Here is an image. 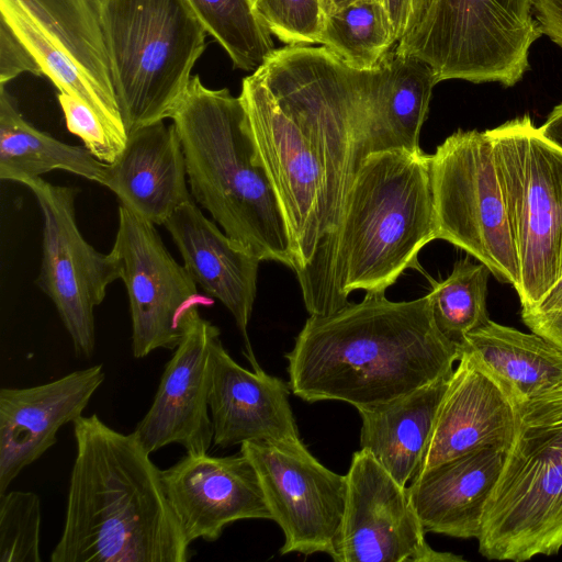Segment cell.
<instances>
[{
	"label": "cell",
	"instance_id": "39",
	"mask_svg": "<svg viewBox=\"0 0 562 562\" xmlns=\"http://www.w3.org/2000/svg\"><path fill=\"white\" fill-rule=\"evenodd\" d=\"M356 1H359V0H325V9H326V13L327 15L337 11L338 9L349 4V3H352V2H356ZM383 1V0H381Z\"/></svg>",
	"mask_w": 562,
	"mask_h": 562
},
{
	"label": "cell",
	"instance_id": "5",
	"mask_svg": "<svg viewBox=\"0 0 562 562\" xmlns=\"http://www.w3.org/2000/svg\"><path fill=\"white\" fill-rule=\"evenodd\" d=\"M437 239L431 156L422 149L367 155L355 176L334 239L327 314L355 290L385 291Z\"/></svg>",
	"mask_w": 562,
	"mask_h": 562
},
{
	"label": "cell",
	"instance_id": "17",
	"mask_svg": "<svg viewBox=\"0 0 562 562\" xmlns=\"http://www.w3.org/2000/svg\"><path fill=\"white\" fill-rule=\"evenodd\" d=\"M460 351L418 474L480 448L507 450L514 440L520 405L472 353Z\"/></svg>",
	"mask_w": 562,
	"mask_h": 562
},
{
	"label": "cell",
	"instance_id": "8",
	"mask_svg": "<svg viewBox=\"0 0 562 562\" xmlns=\"http://www.w3.org/2000/svg\"><path fill=\"white\" fill-rule=\"evenodd\" d=\"M514 240L520 307L562 276V150L527 114L486 130Z\"/></svg>",
	"mask_w": 562,
	"mask_h": 562
},
{
	"label": "cell",
	"instance_id": "13",
	"mask_svg": "<svg viewBox=\"0 0 562 562\" xmlns=\"http://www.w3.org/2000/svg\"><path fill=\"white\" fill-rule=\"evenodd\" d=\"M111 251L120 261L127 291L134 358H145L160 348L173 350L188 314L212 305V297L199 293L184 266L165 247L155 224L123 205Z\"/></svg>",
	"mask_w": 562,
	"mask_h": 562
},
{
	"label": "cell",
	"instance_id": "34",
	"mask_svg": "<svg viewBox=\"0 0 562 562\" xmlns=\"http://www.w3.org/2000/svg\"><path fill=\"white\" fill-rule=\"evenodd\" d=\"M524 324L562 350V276L536 304L521 308Z\"/></svg>",
	"mask_w": 562,
	"mask_h": 562
},
{
	"label": "cell",
	"instance_id": "31",
	"mask_svg": "<svg viewBox=\"0 0 562 562\" xmlns=\"http://www.w3.org/2000/svg\"><path fill=\"white\" fill-rule=\"evenodd\" d=\"M41 501L34 492L0 494V562H41Z\"/></svg>",
	"mask_w": 562,
	"mask_h": 562
},
{
	"label": "cell",
	"instance_id": "25",
	"mask_svg": "<svg viewBox=\"0 0 562 562\" xmlns=\"http://www.w3.org/2000/svg\"><path fill=\"white\" fill-rule=\"evenodd\" d=\"M80 69L115 111L120 106L101 22V0H4Z\"/></svg>",
	"mask_w": 562,
	"mask_h": 562
},
{
	"label": "cell",
	"instance_id": "15",
	"mask_svg": "<svg viewBox=\"0 0 562 562\" xmlns=\"http://www.w3.org/2000/svg\"><path fill=\"white\" fill-rule=\"evenodd\" d=\"M218 327L193 308L165 367L153 403L134 434L153 453L178 443L186 453H206L213 445L209 407L211 352Z\"/></svg>",
	"mask_w": 562,
	"mask_h": 562
},
{
	"label": "cell",
	"instance_id": "9",
	"mask_svg": "<svg viewBox=\"0 0 562 562\" xmlns=\"http://www.w3.org/2000/svg\"><path fill=\"white\" fill-rule=\"evenodd\" d=\"M541 35L535 0H431L395 52L425 61L438 82L513 87L529 69L530 47Z\"/></svg>",
	"mask_w": 562,
	"mask_h": 562
},
{
	"label": "cell",
	"instance_id": "33",
	"mask_svg": "<svg viewBox=\"0 0 562 562\" xmlns=\"http://www.w3.org/2000/svg\"><path fill=\"white\" fill-rule=\"evenodd\" d=\"M68 131L103 164L112 165L122 155L128 138L120 136L82 100L65 92L57 95Z\"/></svg>",
	"mask_w": 562,
	"mask_h": 562
},
{
	"label": "cell",
	"instance_id": "22",
	"mask_svg": "<svg viewBox=\"0 0 562 562\" xmlns=\"http://www.w3.org/2000/svg\"><path fill=\"white\" fill-rule=\"evenodd\" d=\"M506 450L484 447L417 474L407 486L426 532L477 539Z\"/></svg>",
	"mask_w": 562,
	"mask_h": 562
},
{
	"label": "cell",
	"instance_id": "35",
	"mask_svg": "<svg viewBox=\"0 0 562 562\" xmlns=\"http://www.w3.org/2000/svg\"><path fill=\"white\" fill-rule=\"evenodd\" d=\"M23 72L43 75L34 56L8 23L0 18V86H4Z\"/></svg>",
	"mask_w": 562,
	"mask_h": 562
},
{
	"label": "cell",
	"instance_id": "2",
	"mask_svg": "<svg viewBox=\"0 0 562 562\" xmlns=\"http://www.w3.org/2000/svg\"><path fill=\"white\" fill-rule=\"evenodd\" d=\"M460 355L437 327L428 295L393 302L381 291L311 315L285 357L295 396L341 401L359 411L450 376Z\"/></svg>",
	"mask_w": 562,
	"mask_h": 562
},
{
	"label": "cell",
	"instance_id": "3",
	"mask_svg": "<svg viewBox=\"0 0 562 562\" xmlns=\"http://www.w3.org/2000/svg\"><path fill=\"white\" fill-rule=\"evenodd\" d=\"M76 456L52 562H187L190 542L136 435L97 414L74 423Z\"/></svg>",
	"mask_w": 562,
	"mask_h": 562
},
{
	"label": "cell",
	"instance_id": "20",
	"mask_svg": "<svg viewBox=\"0 0 562 562\" xmlns=\"http://www.w3.org/2000/svg\"><path fill=\"white\" fill-rule=\"evenodd\" d=\"M164 225L194 282L233 315L245 339L246 356L250 364L256 363L247 327L261 260L203 215L193 199L180 206Z\"/></svg>",
	"mask_w": 562,
	"mask_h": 562
},
{
	"label": "cell",
	"instance_id": "12",
	"mask_svg": "<svg viewBox=\"0 0 562 562\" xmlns=\"http://www.w3.org/2000/svg\"><path fill=\"white\" fill-rule=\"evenodd\" d=\"M239 452L254 465L271 519L281 528V554L333 555L340 530L347 477L318 462L301 439L254 441Z\"/></svg>",
	"mask_w": 562,
	"mask_h": 562
},
{
	"label": "cell",
	"instance_id": "23",
	"mask_svg": "<svg viewBox=\"0 0 562 562\" xmlns=\"http://www.w3.org/2000/svg\"><path fill=\"white\" fill-rule=\"evenodd\" d=\"M450 376L389 403L358 411L362 420L360 448L403 486L420 470Z\"/></svg>",
	"mask_w": 562,
	"mask_h": 562
},
{
	"label": "cell",
	"instance_id": "24",
	"mask_svg": "<svg viewBox=\"0 0 562 562\" xmlns=\"http://www.w3.org/2000/svg\"><path fill=\"white\" fill-rule=\"evenodd\" d=\"M459 346L492 372L519 405L562 390V350L538 334L488 319Z\"/></svg>",
	"mask_w": 562,
	"mask_h": 562
},
{
	"label": "cell",
	"instance_id": "14",
	"mask_svg": "<svg viewBox=\"0 0 562 562\" xmlns=\"http://www.w3.org/2000/svg\"><path fill=\"white\" fill-rule=\"evenodd\" d=\"M344 517L330 557L336 562H462L434 550L401 485L367 450L352 454Z\"/></svg>",
	"mask_w": 562,
	"mask_h": 562
},
{
	"label": "cell",
	"instance_id": "1",
	"mask_svg": "<svg viewBox=\"0 0 562 562\" xmlns=\"http://www.w3.org/2000/svg\"><path fill=\"white\" fill-rule=\"evenodd\" d=\"M385 59L359 70L325 46L285 45L241 82L256 157L281 206L310 315L327 312L333 244L367 156Z\"/></svg>",
	"mask_w": 562,
	"mask_h": 562
},
{
	"label": "cell",
	"instance_id": "26",
	"mask_svg": "<svg viewBox=\"0 0 562 562\" xmlns=\"http://www.w3.org/2000/svg\"><path fill=\"white\" fill-rule=\"evenodd\" d=\"M437 83L434 70L422 59L396 53L395 48L390 53L367 136V155L392 149L420 150V128Z\"/></svg>",
	"mask_w": 562,
	"mask_h": 562
},
{
	"label": "cell",
	"instance_id": "30",
	"mask_svg": "<svg viewBox=\"0 0 562 562\" xmlns=\"http://www.w3.org/2000/svg\"><path fill=\"white\" fill-rule=\"evenodd\" d=\"M491 271L482 262L462 259L454 263L445 280L431 281L427 294L432 316L439 330L458 345L463 338L485 324L487 282Z\"/></svg>",
	"mask_w": 562,
	"mask_h": 562
},
{
	"label": "cell",
	"instance_id": "18",
	"mask_svg": "<svg viewBox=\"0 0 562 562\" xmlns=\"http://www.w3.org/2000/svg\"><path fill=\"white\" fill-rule=\"evenodd\" d=\"M104 379L100 363L44 384L0 390V494L56 443L64 425L82 415Z\"/></svg>",
	"mask_w": 562,
	"mask_h": 562
},
{
	"label": "cell",
	"instance_id": "6",
	"mask_svg": "<svg viewBox=\"0 0 562 562\" xmlns=\"http://www.w3.org/2000/svg\"><path fill=\"white\" fill-rule=\"evenodd\" d=\"M479 552L522 562L562 548V390L519 406L514 440L484 507Z\"/></svg>",
	"mask_w": 562,
	"mask_h": 562
},
{
	"label": "cell",
	"instance_id": "38",
	"mask_svg": "<svg viewBox=\"0 0 562 562\" xmlns=\"http://www.w3.org/2000/svg\"><path fill=\"white\" fill-rule=\"evenodd\" d=\"M538 130L548 142L562 150V102L553 108Z\"/></svg>",
	"mask_w": 562,
	"mask_h": 562
},
{
	"label": "cell",
	"instance_id": "37",
	"mask_svg": "<svg viewBox=\"0 0 562 562\" xmlns=\"http://www.w3.org/2000/svg\"><path fill=\"white\" fill-rule=\"evenodd\" d=\"M535 14L542 34L562 48V0H535Z\"/></svg>",
	"mask_w": 562,
	"mask_h": 562
},
{
	"label": "cell",
	"instance_id": "29",
	"mask_svg": "<svg viewBox=\"0 0 562 562\" xmlns=\"http://www.w3.org/2000/svg\"><path fill=\"white\" fill-rule=\"evenodd\" d=\"M235 68L256 71L276 49L254 0H186Z\"/></svg>",
	"mask_w": 562,
	"mask_h": 562
},
{
	"label": "cell",
	"instance_id": "11",
	"mask_svg": "<svg viewBox=\"0 0 562 562\" xmlns=\"http://www.w3.org/2000/svg\"><path fill=\"white\" fill-rule=\"evenodd\" d=\"M34 194L43 217L42 265L37 284L54 303L77 357L90 358L95 347L94 307L108 286L121 279L112 251L95 250L81 235L75 213V188L41 177L21 182Z\"/></svg>",
	"mask_w": 562,
	"mask_h": 562
},
{
	"label": "cell",
	"instance_id": "16",
	"mask_svg": "<svg viewBox=\"0 0 562 562\" xmlns=\"http://www.w3.org/2000/svg\"><path fill=\"white\" fill-rule=\"evenodd\" d=\"M169 504L188 541L217 540L225 527L245 519H271L251 462L239 452L215 457L186 453L161 470Z\"/></svg>",
	"mask_w": 562,
	"mask_h": 562
},
{
	"label": "cell",
	"instance_id": "36",
	"mask_svg": "<svg viewBox=\"0 0 562 562\" xmlns=\"http://www.w3.org/2000/svg\"><path fill=\"white\" fill-rule=\"evenodd\" d=\"M383 3L398 43L422 21L431 0H383Z\"/></svg>",
	"mask_w": 562,
	"mask_h": 562
},
{
	"label": "cell",
	"instance_id": "21",
	"mask_svg": "<svg viewBox=\"0 0 562 562\" xmlns=\"http://www.w3.org/2000/svg\"><path fill=\"white\" fill-rule=\"evenodd\" d=\"M187 178L178 133L173 124L166 126L160 121L128 135L120 158L106 165L103 186L131 212L164 225L192 199Z\"/></svg>",
	"mask_w": 562,
	"mask_h": 562
},
{
	"label": "cell",
	"instance_id": "19",
	"mask_svg": "<svg viewBox=\"0 0 562 562\" xmlns=\"http://www.w3.org/2000/svg\"><path fill=\"white\" fill-rule=\"evenodd\" d=\"M290 385L239 366L217 336L211 352L209 407L213 445L228 448L244 442L300 439L289 395Z\"/></svg>",
	"mask_w": 562,
	"mask_h": 562
},
{
	"label": "cell",
	"instance_id": "7",
	"mask_svg": "<svg viewBox=\"0 0 562 562\" xmlns=\"http://www.w3.org/2000/svg\"><path fill=\"white\" fill-rule=\"evenodd\" d=\"M114 93L127 135L170 119L205 49L186 0H101Z\"/></svg>",
	"mask_w": 562,
	"mask_h": 562
},
{
	"label": "cell",
	"instance_id": "10",
	"mask_svg": "<svg viewBox=\"0 0 562 562\" xmlns=\"http://www.w3.org/2000/svg\"><path fill=\"white\" fill-rule=\"evenodd\" d=\"M430 156L437 239L516 290L518 260L486 131L458 130Z\"/></svg>",
	"mask_w": 562,
	"mask_h": 562
},
{
	"label": "cell",
	"instance_id": "27",
	"mask_svg": "<svg viewBox=\"0 0 562 562\" xmlns=\"http://www.w3.org/2000/svg\"><path fill=\"white\" fill-rule=\"evenodd\" d=\"M55 169L103 186L106 164L86 147L65 144L31 125L0 86V178L21 183Z\"/></svg>",
	"mask_w": 562,
	"mask_h": 562
},
{
	"label": "cell",
	"instance_id": "32",
	"mask_svg": "<svg viewBox=\"0 0 562 562\" xmlns=\"http://www.w3.org/2000/svg\"><path fill=\"white\" fill-rule=\"evenodd\" d=\"M254 2L267 30L285 45L318 44L327 16L325 0H254Z\"/></svg>",
	"mask_w": 562,
	"mask_h": 562
},
{
	"label": "cell",
	"instance_id": "28",
	"mask_svg": "<svg viewBox=\"0 0 562 562\" xmlns=\"http://www.w3.org/2000/svg\"><path fill=\"white\" fill-rule=\"evenodd\" d=\"M396 43L390 15L381 0H359L328 14L318 41L359 70L380 67Z\"/></svg>",
	"mask_w": 562,
	"mask_h": 562
},
{
	"label": "cell",
	"instance_id": "4",
	"mask_svg": "<svg viewBox=\"0 0 562 562\" xmlns=\"http://www.w3.org/2000/svg\"><path fill=\"white\" fill-rule=\"evenodd\" d=\"M170 119L196 203L235 243L293 269L289 232L270 179L256 157L243 102L192 76Z\"/></svg>",
	"mask_w": 562,
	"mask_h": 562
}]
</instances>
